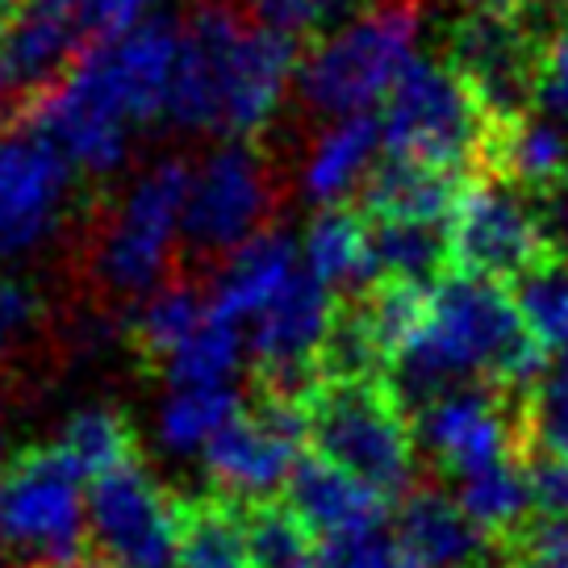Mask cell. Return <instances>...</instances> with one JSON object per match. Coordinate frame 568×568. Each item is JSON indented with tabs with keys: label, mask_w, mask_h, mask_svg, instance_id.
<instances>
[{
	"label": "cell",
	"mask_w": 568,
	"mask_h": 568,
	"mask_svg": "<svg viewBox=\"0 0 568 568\" xmlns=\"http://www.w3.org/2000/svg\"><path fill=\"white\" fill-rule=\"evenodd\" d=\"M281 497L302 515L305 527L318 535L322 548L381 531V523L389 515L385 497L347 477L335 464H326L322 456H302L293 464Z\"/></svg>",
	"instance_id": "cell-15"
},
{
	"label": "cell",
	"mask_w": 568,
	"mask_h": 568,
	"mask_svg": "<svg viewBox=\"0 0 568 568\" xmlns=\"http://www.w3.org/2000/svg\"><path fill=\"white\" fill-rule=\"evenodd\" d=\"M305 260L335 297H355L376 281L373 234L355 205H326L305 234Z\"/></svg>",
	"instance_id": "cell-21"
},
{
	"label": "cell",
	"mask_w": 568,
	"mask_h": 568,
	"mask_svg": "<svg viewBox=\"0 0 568 568\" xmlns=\"http://www.w3.org/2000/svg\"><path fill=\"white\" fill-rule=\"evenodd\" d=\"M548 30L535 21V9L494 4H473L447 30V68L468 84L489 122H523L539 109Z\"/></svg>",
	"instance_id": "cell-6"
},
{
	"label": "cell",
	"mask_w": 568,
	"mask_h": 568,
	"mask_svg": "<svg viewBox=\"0 0 568 568\" xmlns=\"http://www.w3.org/2000/svg\"><path fill=\"white\" fill-rule=\"evenodd\" d=\"M518 444L523 460L568 464V359L518 393Z\"/></svg>",
	"instance_id": "cell-30"
},
{
	"label": "cell",
	"mask_w": 568,
	"mask_h": 568,
	"mask_svg": "<svg viewBox=\"0 0 568 568\" xmlns=\"http://www.w3.org/2000/svg\"><path fill=\"white\" fill-rule=\"evenodd\" d=\"M239 397H234L226 385H196V389H180L168 409L160 414V430L163 444L176 447V452H189V447H205L222 430V426L239 418Z\"/></svg>",
	"instance_id": "cell-31"
},
{
	"label": "cell",
	"mask_w": 568,
	"mask_h": 568,
	"mask_svg": "<svg viewBox=\"0 0 568 568\" xmlns=\"http://www.w3.org/2000/svg\"><path fill=\"white\" fill-rule=\"evenodd\" d=\"M205 318H210V305L201 302V288L193 281L168 284L130 318V352L142 368H163V364L172 368L180 347L205 326Z\"/></svg>",
	"instance_id": "cell-23"
},
{
	"label": "cell",
	"mask_w": 568,
	"mask_h": 568,
	"mask_svg": "<svg viewBox=\"0 0 568 568\" xmlns=\"http://www.w3.org/2000/svg\"><path fill=\"white\" fill-rule=\"evenodd\" d=\"M460 506L473 518L494 548H501L510 535L539 510L535 506V485H531V464L510 456V460L485 468L477 477L460 480Z\"/></svg>",
	"instance_id": "cell-25"
},
{
	"label": "cell",
	"mask_w": 568,
	"mask_h": 568,
	"mask_svg": "<svg viewBox=\"0 0 568 568\" xmlns=\"http://www.w3.org/2000/svg\"><path fill=\"white\" fill-rule=\"evenodd\" d=\"M310 444L314 456L343 468L385 501L409 497L414 480V414L389 376L322 381L310 393Z\"/></svg>",
	"instance_id": "cell-2"
},
{
	"label": "cell",
	"mask_w": 568,
	"mask_h": 568,
	"mask_svg": "<svg viewBox=\"0 0 568 568\" xmlns=\"http://www.w3.org/2000/svg\"><path fill=\"white\" fill-rule=\"evenodd\" d=\"M473 568H501V565H497V560H480V565H473ZM506 568H510V565H506Z\"/></svg>",
	"instance_id": "cell-40"
},
{
	"label": "cell",
	"mask_w": 568,
	"mask_h": 568,
	"mask_svg": "<svg viewBox=\"0 0 568 568\" xmlns=\"http://www.w3.org/2000/svg\"><path fill=\"white\" fill-rule=\"evenodd\" d=\"M92 556L109 568H176V494L134 460L89 485Z\"/></svg>",
	"instance_id": "cell-10"
},
{
	"label": "cell",
	"mask_w": 568,
	"mask_h": 568,
	"mask_svg": "<svg viewBox=\"0 0 568 568\" xmlns=\"http://www.w3.org/2000/svg\"><path fill=\"white\" fill-rule=\"evenodd\" d=\"M423 0H381L343 30L318 38L297 68V92L314 113L355 118L376 97H389L397 75L414 63Z\"/></svg>",
	"instance_id": "cell-3"
},
{
	"label": "cell",
	"mask_w": 568,
	"mask_h": 568,
	"mask_svg": "<svg viewBox=\"0 0 568 568\" xmlns=\"http://www.w3.org/2000/svg\"><path fill=\"white\" fill-rule=\"evenodd\" d=\"M176 568H255L239 497L176 494Z\"/></svg>",
	"instance_id": "cell-20"
},
{
	"label": "cell",
	"mask_w": 568,
	"mask_h": 568,
	"mask_svg": "<svg viewBox=\"0 0 568 568\" xmlns=\"http://www.w3.org/2000/svg\"><path fill=\"white\" fill-rule=\"evenodd\" d=\"M59 447L68 452V460L84 473L89 485L109 477V473H118V468H125V464L142 460L134 426L125 423L118 409H105V406L75 414V418L63 426Z\"/></svg>",
	"instance_id": "cell-29"
},
{
	"label": "cell",
	"mask_w": 568,
	"mask_h": 568,
	"mask_svg": "<svg viewBox=\"0 0 568 568\" xmlns=\"http://www.w3.org/2000/svg\"><path fill=\"white\" fill-rule=\"evenodd\" d=\"M84 473L59 444L18 452L0 464V544L26 551L30 568H75L92 556L84 531Z\"/></svg>",
	"instance_id": "cell-5"
},
{
	"label": "cell",
	"mask_w": 568,
	"mask_h": 568,
	"mask_svg": "<svg viewBox=\"0 0 568 568\" xmlns=\"http://www.w3.org/2000/svg\"><path fill=\"white\" fill-rule=\"evenodd\" d=\"M368 234L376 276L409 281L430 293L452 276V243L439 222H368Z\"/></svg>",
	"instance_id": "cell-24"
},
{
	"label": "cell",
	"mask_w": 568,
	"mask_h": 568,
	"mask_svg": "<svg viewBox=\"0 0 568 568\" xmlns=\"http://www.w3.org/2000/svg\"><path fill=\"white\" fill-rule=\"evenodd\" d=\"M535 506L544 515H556L568 523V464L565 460H535L531 464Z\"/></svg>",
	"instance_id": "cell-37"
},
{
	"label": "cell",
	"mask_w": 568,
	"mask_h": 568,
	"mask_svg": "<svg viewBox=\"0 0 568 568\" xmlns=\"http://www.w3.org/2000/svg\"><path fill=\"white\" fill-rule=\"evenodd\" d=\"M71 163L30 125L0 130V255L34 247L63 210Z\"/></svg>",
	"instance_id": "cell-12"
},
{
	"label": "cell",
	"mask_w": 568,
	"mask_h": 568,
	"mask_svg": "<svg viewBox=\"0 0 568 568\" xmlns=\"http://www.w3.org/2000/svg\"><path fill=\"white\" fill-rule=\"evenodd\" d=\"M180 30L168 18H142L130 34L92 47L80 59V71L113 105L122 109L130 125L160 118L172 97V71H176Z\"/></svg>",
	"instance_id": "cell-13"
},
{
	"label": "cell",
	"mask_w": 568,
	"mask_h": 568,
	"mask_svg": "<svg viewBox=\"0 0 568 568\" xmlns=\"http://www.w3.org/2000/svg\"><path fill=\"white\" fill-rule=\"evenodd\" d=\"M510 568H568V560H551V556H518Z\"/></svg>",
	"instance_id": "cell-38"
},
{
	"label": "cell",
	"mask_w": 568,
	"mask_h": 568,
	"mask_svg": "<svg viewBox=\"0 0 568 568\" xmlns=\"http://www.w3.org/2000/svg\"><path fill=\"white\" fill-rule=\"evenodd\" d=\"M234 359H239V322H226V318H217V314H210L205 326L180 347L168 376H172L176 389L222 385V376L234 368Z\"/></svg>",
	"instance_id": "cell-32"
},
{
	"label": "cell",
	"mask_w": 568,
	"mask_h": 568,
	"mask_svg": "<svg viewBox=\"0 0 568 568\" xmlns=\"http://www.w3.org/2000/svg\"><path fill=\"white\" fill-rule=\"evenodd\" d=\"M38 314V297L30 284L21 281H0V359L9 355L13 338L21 335V326H30Z\"/></svg>",
	"instance_id": "cell-36"
},
{
	"label": "cell",
	"mask_w": 568,
	"mask_h": 568,
	"mask_svg": "<svg viewBox=\"0 0 568 568\" xmlns=\"http://www.w3.org/2000/svg\"><path fill=\"white\" fill-rule=\"evenodd\" d=\"M447 243H452V272L506 288L544 255L565 247L544 226V217L531 210L527 196L489 176H477L464 189L456 213L447 217Z\"/></svg>",
	"instance_id": "cell-8"
},
{
	"label": "cell",
	"mask_w": 568,
	"mask_h": 568,
	"mask_svg": "<svg viewBox=\"0 0 568 568\" xmlns=\"http://www.w3.org/2000/svg\"><path fill=\"white\" fill-rule=\"evenodd\" d=\"M4 21H9V13L0 9V97L9 92V75H4Z\"/></svg>",
	"instance_id": "cell-39"
},
{
	"label": "cell",
	"mask_w": 568,
	"mask_h": 568,
	"mask_svg": "<svg viewBox=\"0 0 568 568\" xmlns=\"http://www.w3.org/2000/svg\"><path fill=\"white\" fill-rule=\"evenodd\" d=\"M473 180L406 155H381L355 184L352 205L368 222H447Z\"/></svg>",
	"instance_id": "cell-16"
},
{
	"label": "cell",
	"mask_w": 568,
	"mask_h": 568,
	"mask_svg": "<svg viewBox=\"0 0 568 568\" xmlns=\"http://www.w3.org/2000/svg\"><path fill=\"white\" fill-rule=\"evenodd\" d=\"M92 47L97 42L84 34V26L75 18L42 9V4H21L4 21V75H9V92L18 97L13 109L59 89Z\"/></svg>",
	"instance_id": "cell-14"
},
{
	"label": "cell",
	"mask_w": 568,
	"mask_h": 568,
	"mask_svg": "<svg viewBox=\"0 0 568 568\" xmlns=\"http://www.w3.org/2000/svg\"><path fill=\"white\" fill-rule=\"evenodd\" d=\"M314 568H418V565L397 544V535L373 531V535H359V539H343V544L322 548Z\"/></svg>",
	"instance_id": "cell-34"
},
{
	"label": "cell",
	"mask_w": 568,
	"mask_h": 568,
	"mask_svg": "<svg viewBox=\"0 0 568 568\" xmlns=\"http://www.w3.org/2000/svg\"><path fill=\"white\" fill-rule=\"evenodd\" d=\"M518 314L527 322V331L544 352H565L568 347V251L556 247L544 255L535 267H527L510 284Z\"/></svg>",
	"instance_id": "cell-28"
},
{
	"label": "cell",
	"mask_w": 568,
	"mask_h": 568,
	"mask_svg": "<svg viewBox=\"0 0 568 568\" xmlns=\"http://www.w3.org/2000/svg\"><path fill=\"white\" fill-rule=\"evenodd\" d=\"M385 155L423 160L460 176H480V155L494 122L447 63H409L381 105Z\"/></svg>",
	"instance_id": "cell-4"
},
{
	"label": "cell",
	"mask_w": 568,
	"mask_h": 568,
	"mask_svg": "<svg viewBox=\"0 0 568 568\" xmlns=\"http://www.w3.org/2000/svg\"><path fill=\"white\" fill-rule=\"evenodd\" d=\"M293 243L281 231L255 234L247 247L234 251L226 267H222V281L213 293L210 314L226 322H243L247 314H260L276 293L284 288V281L293 276Z\"/></svg>",
	"instance_id": "cell-22"
},
{
	"label": "cell",
	"mask_w": 568,
	"mask_h": 568,
	"mask_svg": "<svg viewBox=\"0 0 568 568\" xmlns=\"http://www.w3.org/2000/svg\"><path fill=\"white\" fill-rule=\"evenodd\" d=\"M518 393L501 385H468L414 409V439L444 477H477L518 456Z\"/></svg>",
	"instance_id": "cell-9"
},
{
	"label": "cell",
	"mask_w": 568,
	"mask_h": 568,
	"mask_svg": "<svg viewBox=\"0 0 568 568\" xmlns=\"http://www.w3.org/2000/svg\"><path fill=\"white\" fill-rule=\"evenodd\" d=\"M193 189V172L180 160L160 163L139 189L125 196L118 217L101 231L97 272L118 293H139L168 267V251L184 217V201Z\"/></svg>",
	"instance_id": "cell-11"
},
{
	"label": "cell",
	"mask_w": 568,
	"mask_h": 568,
	"mask_svg": "<svg viewBox=\"0 0 568 568\" xmlns=\"http://www.w3.org/2000/svg\"><path fill=\"white\" fill-rule=\"evenodd\" d=\"M243 506V527H247V548L255 568H314L322 556L318 535L302 523V515L284 497H255L239 501Z\"/></svg>",
	"instance_id": "cell-27"
},
{
	"label": "cell",
	"mask_w": 568,
	"mask_h": 568,
	"mask_svg": "<svg viewBox=\"0 0 568 568\" xmlns=\"http://www.w3.org/2000/svg\"><path fill=\"white\" fill-rule=\"evenodd\" d=\"M565 196H568V184H565Z\"/></svg>",
	"instance_id": "cell-42"
},
{
	"label": "cell",
	"mask_w": 568,
	"mask_h": 568,
	"mask_svg": "<svg viewBox=\"0 0 568 568\" xmlns=\"http://www.w3.org/2000/svg\"><path fill=\"white\" fill-rule=\"evenodd\" d=\"M539 109L568 118V13H560L548 30L544 71H539Z\"/></svg>",
	"instance_id": "cell-35"
},
{
	"label": "cell",
	"mask_w": 568,
	"mask_h": 568,
	"mask_svg": "<svg viewBox=\"0 0 568 568\" xmlns=\"http://www.w3.org/2000/svg\"><path fill=\"white\" fill-rule=\"evenodd\" d=\"M565 13H568V0H565Z\"/></svg>",
	"instance_id": "cell-41"
},
{
	"label": "cell",
	"mask_w": 568,
	"mask_h": 568,
	"mask_svg": "<svg viewBox=\"0 0 568 568\" xmlns=\"http://www.w3.org/2000/svg\"><path fill=\"white\" fill-rule=\"evenodd\" d=\"M381 146V122L368 113H355L335 122L318 139L310 168H305V193L314 201L338 205L343 193H352L355 184L364 180V172L373 168V155Z\"/></svg>",
	"instance_id": "cell-26"
},
{
	"label": "cell",
	"mask_w": 568,
	"mask_h": 568,
	"mask_svg": "<svg viewBox=\"0 0 568 568\" xmlns=\"http://www.w3.org/2000/svg\"><path fill=\"white\" fill-rule=\"evenodd\" d=\"M297 460H302V447L272 435L247 409L205 444V464H210V477L217 480L213 489L239 497V501L276 497V489H284Z\"/></svg>",
	"instance_id": "cell-17"
},
{
	"label": "cell",
	"mask_w": 568,
	"mask_h": 568,
	"mask_svg": "<svg viewBox=\"0 0 568 568\" xmlns=\"http://www.w3.org/2000/svg\"><path fill=\"white\" fill-rule=\"evenodd\" d=\"M373 4L381 0H247L251 18L288 38H318L326 26L352 18L359 9L368 13Z\"/></svg>",
	"instance_id": "cell-33"
},
{
	"label": "cell",
	"mask_w": 568,
	"mask_h": 568,
	"mask_svg": "<svg viewBox=\"0 0 568 568\" xmlns=\"http://www.w3.org/2000/svg\"><path fill=\"white\" fill-rule=\"evenodd\" d=\"M297 68V38L251 26L231 4H201L180 30L168 113L180 125L251 142L281 109Z\"/></svg>",
	"instance_id": "cell-1"
},
{
	"label": "cell",
	"mask_w": 568,
	"mask_h": 568,
	"mask_svg": "<svg viewBox=\"0 0 568 568\" xmlns=\"http://www.w3.org/2000/svg\"><path fill=\"white\" fill-rule=\"evenodd\" d=\"M480 176L501 180L518 193L556 196L568 184V139L556 125L539 118L506 122L489 130L485 155H480Z\"/></svg>",
	"instance_id": "cell-18"
},
{
	"label": "cell",
	"mask_w": 568,
	"mask_h": 568,
	"mask_svg": "<svg viewBox=\"0 0 568 568\" xmlns=\"http://www.w3.org/2000/svg\"><path fill=\"white\" fill-rule=\"evenodd\" d=\"M276 176L272 163L255 142H226L213 151L210 163L193 176L180 234H184V260L217 264L231 260L264 234L267 217L276 210Z\"/></svg>",
	"instance_id": "cell-7"
},
{
	"label": "cell",
	"mask_w": 568,
	"mask_h": 568,
	"mask_svg": "<svg viewBox=\"0 0 568 568\" xmlns=\"http://www.w3.org/2000/svg\"><path fill=\"white\" fill-rule=\"evenodd\" d=\"M397 544L418 568H473L485 556V535L473 527L456 497L439 489H418L402 501L397 518Z\"/></svg>",
	"instance_id": "cell-19"
}]
</instances>
